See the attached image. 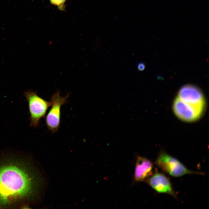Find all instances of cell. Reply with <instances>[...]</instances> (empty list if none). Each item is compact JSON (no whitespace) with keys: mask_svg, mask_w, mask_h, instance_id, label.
<instances>
[{"mask_svg":"<svg viewBox=\"0 0 209 209\" xmlns=\"http://www.w3.org/2000/svg\"><path fill=\"white\" fill-rule=\"evenodd\" d=\"M24 171L17 167L8 166L0 169V202L27 193L31 187V181Z\"/></svg>","mask_w":209,"mask_h":209,"instance_id":"cell-1","label":"cell"},{"mask_svg":"<svg viewBox=\"0 0 209 209\" xmlns=\"http://www.w3.org/2000/svg\"><path fill=\"white\" fill-rule=\"evenodd\" d=\"M24 95L28 103L30 125L34 127H37L39 125L40 119L45 116L48 107L51 106V102L40 97L32 90L25 91Z\"/></svg>","mask_w":209,"mask_h":209,"instance_id":"cell-2","label":"cell"},{"mask_svg":"<svg viewBox=\"0 0 209 209\" xmlns=\"http://www.w3.org/2000/svg\"><path fill=\"white\" fill-rule=\"evenodd\" d=\"M156 163L164 171L174 177H179L188 174H202V173L189 170L179 160L165 152L159 154Z\"/></svg>","mask_w":209,"mask_h":209,"instance_id":"cell-3","label":"cell"},{"mask_svg":"<svg viewBox=\"0 0 209 209\" xmlns=\"http://www.w3.org/2000/svg\"><path fill=\"white\" fill-rule=\"evenodd\" d=\"M205 108L185 102L177 97L173 104L175 115L181 120L187 122H193L199 119L203 113Z\"/></svg>","mask_w":209,"mask_h":209,"instance_id":"cell-4","label":"cell"},{"mask_svg":"<svg viewBox=\"0 0 209 209\" xmlns=\"http://www.w3.org/2000/svg\"><path fill=\"white\" fill-rule=\"evenodd\" d=\"M69 95L66 96H60L58 91L53 94L51 98V107L45 118L46 126L48 129L53 133L56 132L58 130L61 119V108L67 101Z\"/></svg>","mask_w":209,"mask_h":209,"instance_id":"cell-5","label":"cell"},{"mask_svg":"<svg viewBox=\"0 0 209 209\" xmlns=\"http://www.w3.org/2000/svg\"><path fill=\"white\" fill-rule=\"evenodd\" d=\"M176 97L190 104L206 107L205 100L202 91L197 86L193 84H187L182 87Z\"/></svg>","mask_w":209,"mask_h":209,"instance_id":"cell-6","label":"cell"},{"mask_svg":"<svg viewBox=\"0 0 209 209\" xmlns=\"http://www.w3.org/2000/svg\"><path fill=\"white\" fill-rule=\"evenodd\" d=\"M148 182L149 185L158 193H166L176 197L169 179L164 175L155 173L149 178Z\"/></svg>","mask_w":209,"mask_h":209,"instance_id":"cell-7","label":"cell"},{"mask_svg":"<svg viewBox=\"0 0 209 209\" xmlns=\"http://www.w3.org/2000/svg\"><path fill=\"white\" fill-rule=\"evenodd\" d=\"M153 166L149 160L142 157H138L136 164L134 178L137 181H143L152 174Z\"/></svg>","mask_w":209,"mask_h":209,"instance_id":"cell-8","label":"cell"},{"mask_svg":"<svg viewBox=\"0 0 209 209\" xmlns=\"http://www.w3.org/2000/svg\"><path fill=\"white\" fill-rule=\"evenodd\" d=\"M52 4L56 6H60L64 4L66 0H50Z\"/></svg>","mask_w":209,"mask_h":209,"instance_id":"cell-9","label":"cell"},{"mask_svg":"<svg viewBox=\"0 0 209 209\" xmlns=\"http://www.w3.org/2000/svg\"><path fill=\"white\" fill-rule=\"evenodd\" d=\"M145 65L144 63L140 62L138 63L137 66V69L139 71H143L145 69Z\"/></svg>","mask_w":209,"mask_h":209,"instance_id":"cell-10","label":"cell"}]
</instances>
